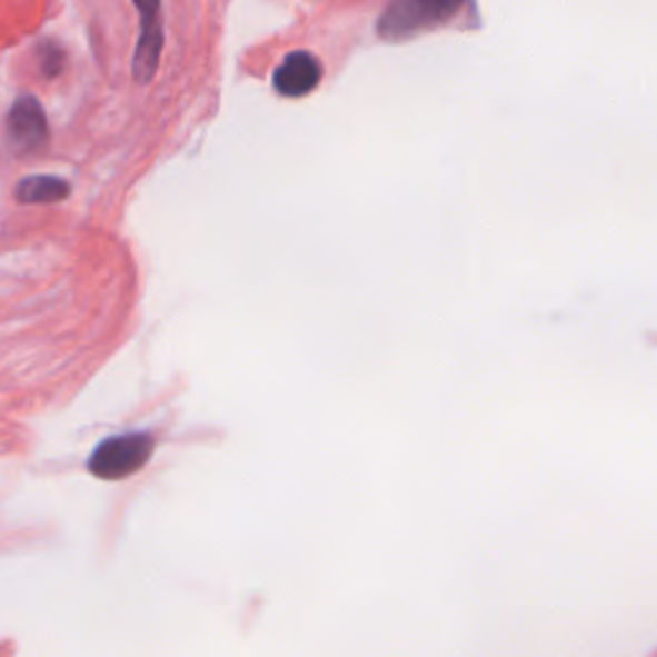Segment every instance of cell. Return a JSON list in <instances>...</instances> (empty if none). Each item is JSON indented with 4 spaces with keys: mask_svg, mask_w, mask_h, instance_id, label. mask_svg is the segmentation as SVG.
<instances>
[{
    "mask_svg": "<svg viewBox=\"0 0 657 657\" xmlns=\"http://www.w3.org/2000/svg\"><path fill=\"white\" fill-rule=\"evenodd\" d=\"M155 452V439L149 435H121L106 439L103 445L96 447V452L90 455L88 468L96 478L103 480H121L139 472L149 462V457Z\"/></svg>",
    "mask_w": 657,
    "mask_h": 657,
    "instance_id": "obj_1",
    "label": "cell"
},
{
    "mask_svg": "<svg viewBox=\"0 0 657 657\" xmlns=\"http://www.w3.org/2000/svg\"><path fill=\"white\" fill-rule=\"evenodd\" d=\"M141 16L139 41L135 52V78L139 82H149L160 68V54L165 44V34L160 27V3H137Z\"/></svg>",
    "mask_w": 657,
    "mask_h": 657,
    "instance_id": "obj_2",
    "label": "cell"
},
{
    "mask_svg": "<svg viewBox=\"0 0 657 657\" xmlns=\"http://www.w3.org/2000/svg\"><path fill=\"white\" fill-rule=\"evenodd\" d=\"M47 119L34 98H21L8 113V141L16 152H39L47 145Z\"/></svg>",
    "mask_w": 657,
    "mask_h": 657,
    "instance_id": "obj_3",
    "label": "cell"
},
{
    "mask_svg": "<svg viewBox=\"0 0 657 657\" xmlns=\"http://www.w3.org/2000/svg\"><path fill=\"white\" fill-rule=\"evenodd\" d=\"M321 78V64L311 52H293L276 70V88L280 96L301 98L311 93Z\"/></svg>",
    "mask_w": 657,
    "mask_h": 657,
    "instance_id": "obj_4",
    "label": "cell"
},
{
    "mask_svg": "<svg viewBox=\"0 0 657 657\" xmlns=\"http://www.w3.org/2000/svg\"><path fill=\"white\" fill-rule=\"evenodd\" d=\"M68 196V180L54 178V175H31V178H23L19 188H16V198L21 203H60Z\"/></svg>",
    "mask_w": 657,
    "mask_h": 657,
    "instance_id": "obj_5",
    "label": "cell"
}]
</instances>
